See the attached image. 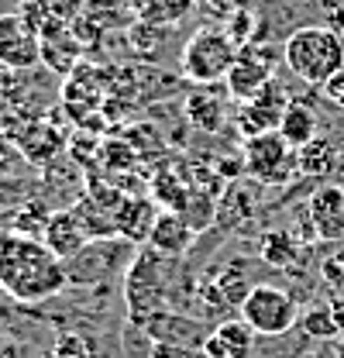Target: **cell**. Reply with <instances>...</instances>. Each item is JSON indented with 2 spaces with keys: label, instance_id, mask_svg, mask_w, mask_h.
Listing matches in <instances>:
<instances>
[{
  "label": "cell",
  "instance_id": "obj_1",
  "mask_svg": "<svg viewBox=\"0 0 344 358\" xmlns=\"http://www.w3.org/2000/svg\"><path fill=\"white\" fill-rule=\"evenodd\" d=\"M69 286L66 262L45 248L42 238L0 231V289L17 303H45Z\"/></svg>",
  "mask_w": 344,
  "mask_h": 358
},
{
  "label": "cell",
  "instance_id": "obj_2",
  "mask_svg": "<svg viewBox=\"0 0 344 358\" xmlns=\"http://www.w3.org/2000/svg\"><path fill=\"white\" fill-rule=\"evenodd\" d=\"M282 62L306 87H324L344 69V38L327 24H300L282 42Z\"/></svg>",
  "mask_w": 344,
  "mask_h": 358
},
{
  "label": "cell",
  "instance_id": "obj_3",
  "mask_svg": "<svg viewBox=\"0 0 344 358\" xmlns=\"http://www.w3.org/2000/svg\"><path fill=\"white\" fill-rule=\"evenodd\" d=\"M238 48L241 45L234 42L224 28H200V31L189 35V42L182 45L179 69L189 83H200V87L220 83V80H227V73L238 59Z\"/></svg>",
  "mask_w": 344,
  "mask_h": 358
},
{
  "label": "cell",
  "instance_id": "obj_4",
  "mask_svg": "<svg viewBox=\"0 0 344 358\" xmlns=\"http://www.w3.org/2000/svg\"><path fill=\"white\" fill-rule=\"evenodd\" d=\"M134 255L138 252L128 238H93L80 255H73L66 262L69 286H96V282H110L117 275H128Z\"/></svg>",
  "mask_w": 344,
  "mask_h": 358
},
{
  "label": "cell",
  "instance_id": "obj_5",
  "mask_svg": "<svg viewBox=\"0 0 344 358\" xmlns=\"http://www.w3.org/2000/svg\"><path fill=\"white\" fill-rule=\"evenodd\" d=\"M238 310H241V320L258 338H282L300 324L296 296L282 286H272V282H258Z\"/></svg>",
  "mask_w": 344,
  "mask_h": 358
},
{
  "label": "cell",
  "instance_id": "obj_6",
  "mask_svg": "<svg viewBox=\"0 0 344 358\" xmlns=\"http://www.w3.org/2000/svg\"><path fill=\"white\" fill-rule=\"evenodd\" d=\"M241 162L245 173L258 179L261 186H282L293 176H300L296 169V152L286 145V138L279 131H261L241 141Z\"/></svg>",
  "mask_w": 344,
  "mask_h": 358
},
{
  "label": "cell",
  "instance_id": "obj_7",
  "mask_svg": "<svg viewBox=\"0 0 344 358\" xmlns=\"http://www.w3.org/2000/svg\"><path fill=\"white\" fill-rule=\"evenodd\" d=\"M272 73H275L272 48H261L258 42H248L238 48V59H234V66H231L224 83H227V93L234 100H255L258 93L275 80Z\"/></svg>",
  "mask_w": 344,
  "mask_h": 358
},
{
  "label": "cell",
  "instance_id": "obj_8",
  "mask_svg": "<svg viewBox=\"0 0 344 358\" xmlns=\"http://www.w3.org/2000/svg\"><path fill=\"white\" fill-rule=\"evenodd\" d=\"M42 62V38L21 14H0V66L3 69H35Z\"/></svg>",
  "mask_w": 344,
  "mask_h": 358
},
{
  "label": "cell",
  "instance_id": "obj_9",
  "mask_svg": "<svg viewBox=\"0 0 344 358\" xmlns=\"http://www.w3.org/2000/svg\"><path fill=\"white\" fill-rule=\"evenodd\" d=\"M134 327H141L152 341H162V345H175V348H193V352H203V341L210 334L207 324L186 317V313H169V310H155L141 320H131Z\"/></svg>",
  "mask_w": 344,
  "mask_h": 358
},
{
  "label": "cell",
  "instance_id": "obj_10",
  "mask_svg": "<svg viewBox=\"0 0 344 358\" xmlns=\"http://www.w3.org/2000/svg\"><path fill=\"white\" fill-rule=\"evenodd\" d=\"M306 217H310V231L327 241L338 245L344 241V186L341 182H317L310 200H306Z\"/></svg>",
  "mask_w": 344,
  "mask_h": 358
},
{
  "label": "cell",
  "instance_id": "obj_11",
  "mask_svg": "<svg viewBox=\"0 0 344 358\" xmlns=\"http://www.w3.org/2000/svg\"><path fill=\"white\" fill-rule=\"evenodd\" d=\"M286 107H289L286 93L272 80L255 100H245V107L238 110V128H241L245 138L261 134V131H279V121H282V110Z\"/></svg>",
  "mask_w": 344,
  "mask_h": 358
},
{
  "label": "cell",
  "instance_id": "obj_12",
  "mask_svg": "<svg viewBox=\"0 0 344 358\" xmlns=\"http://www.w3.org/2000/svg\"><path fill=\"white\" fill-rule=\"evenodd\" d=\"M255 331L241 317L217 320L203 341V358H252L255 355Z\"/></svg>",
  "mask_w": 344,
  "mask_h": 358
},
{
  "label": "cell",
  "instance_id": "obj_13",
  "mask_svg": "<svg viewBox=\"0 0 344 358\" xmlns=\"http://www.w3.org/2000/svg\"><path fill=\"white\" fill-rule=\"evenodd\" d=\"M42 241L52 255H59L62 262H69L73 255L83 252L93 238H89V231H86V224L80 221L76 210H52V217H48V224H45V231H42Z\"/></svg>",
  "mask_w": 344,
  "mask_h": 358
},
{
  "label": "cell",
  "instance_id": "obj_14",
  "mask_svg": "<svg viewBox=\"0 0 344 358\" xmlns=\"http://www.w3.org/2000/svg\"><path fill=\"white\" fill-rule=\"evenodd\" d=\"M193 241H196V227L186 221L179 210H162L155 217V224H152V234H148V248L166 255V259L186 255Z\"/></svg>",
  "mask_w": 344,
  "mask_h": 358
},
{
  "label": "cell",
  "instance_id": "obj_15",
  "mask_svg": "<svg viewBox=\"0 0 344 358\" xmlns=\"http://www.w3.org/2000/svg\"><path fill=\"white\" fill-rule=\"evenodd\" d=\"M338 162H341V148H338V141L331 134H317L313 141L296 148V169H300L303 179L327 182L338 173Z\"/></svg>",
  "mask_w": 344,
  "mask_h": 358
},
{
  "label": "cell",
  "instance_id": "obj_16",
  "mask_svg": "<svg viewBox=\"0 0 344 358\" xmlns=\"http://www.w3.org/2000/svg\"><path fill=\"white\" fill-rule=\"evenodd\" d=\"M155 207H152V200H124L121 207H117V238H128L131 245L134 241H148V234H152V224H155Z\"/></svg>",
  "mask_w": 344,
  "mask_h": 358
},
{
  "label": "cell",
  "instance_id": "obj_17",
  "mask_svg": "<svg viewBox=\"0 0 344 358\" xmlns=\"http://www.w3.org/2000/svg\"><path fill=\"white\" fill-rule=\"evenodd\" d=\"M279 134L286 138V145L296 152L306 141H313L320 134V124H317V114L310 103H300V100H289V107L282 110V121H279Z\"/></svg>",
  "mask_w": 344,
  "mask_h": 358
},
{
  "label": "cell",
  "instance_id": "obj_18",
  "mask_svg": "<svg viewBox=\"0 0 344 358\" xmlns=\"http://www.w3.org/2000/svg\"><path fill=\"white\" fill-rule=\"evenodd\" d=\"M121 345H124V355L128 358H203V352H193V348H175V345L152 341V338H148L141 327H134V324L121 334Z\"/></svg>",
  "mask_w": 344,
  "mask_h": 358
},
{
  "label": "cell",
  "instance_id": "obj_19",
  "mask_svg": "<svg viewBox=\"0 0 344 358\" xmlns=\"http://www.w3.org/2000/svg\"><path fill=\"white\" fill-rule=\"evenodd\" d=\"M186 117H189L193 128L214 134L217 128L224 124V103H220V96H214L210 90H200V93H193V96L186 100Z\"/></svg>",
  "mask_w": 344,
  "mask_h": 358
},
{
  "label": "cell",
  "instance_id": "obj_20",
  "mask_svg": "<svg viewBox=\"0 0 344 358\" xmlns=\"http://www.w3.org/2000/svg\"><path fill=\"white\" fill-rule=\"evenodd\" d=\"M258 252H261V259L272 268H289V266H296L303 245L289 231H268V234L261 238V248H258Z\"/></svg>",
  "mask_w": 344,
  "mask_h": 358
},
{
  "label": "cell",
  "instance_id": "obj_21",
  "mask_svg": "<svg viewBox=\"0 0 344 358\" xmlns=\"http://www.w3.org/2000/svg\"><path fill=\"white\" fill-rule=\"evenodd\" d=\"M300 331L306 338L320 341V345H334L341 338V331L334 324V313H331V303H320V307H310L306 313H300Z\"/></svg>",
  "mask_w": 344,
  "mask_h": 358
},
{
  "label": "cell",
  "instance_id": "obj_22",
  "mask_svg": "<svg viewBox=\"0 0 344 358\" xmlns=\"http://www.w3.org/2000/svg\"><path fill=\"white\" fill-rule=\"evenodd\" d=\"M317 275H320V282H324L327 289H334V293H341L344 289V241L331 245V252L320 255Z\"/></svg>",
  "mask_w": 344,
  "mask_h": 358
},
{
  "label": "cell",
  "instance_id": "obj_23",
  "mask_svg": "<svg viewBox=\"0 0 344 358\" xmlns=\"http://www.w3.org/2000/svg\"><path fill=\"white\" fill-rule=\"evenodd\" d=\"M52 358H93V345L86 341L80 331H62V334L55 338Z\"/></svg>",
  "mask_w": 344,
  "mask_h": 358
},
{
  "label": "cell",
  "instance_id": "obj_24",
  "mask_svg": "<svg viewBox=\"0 0 344 358\" xmlns=\"http://www.w3.org/2000/svg\"><path fill=\"white\" fill-rule=\"evenodd\" d=\"M193 0H152L145 3V17H152V24H169L175 17L189 14Z\"/></svg>",
  "mask_w": 344,
  "mask_h": 358
},
{
  "label": "cell",
  "instance_id": "obj_25",
  "mask_svg": "<svg viewBox=\"0 0 344 358\" xmlns=\"http://www.w3.org/2000/svg\"><path fill=\"white\" fill-rule=\"evenodd\" d=\"M320 93H324V100H327L334 110H344V69L338 76H331V80L320 87Z\"/></svg>",
  "mask_w": 344,
  "mask_h": 358
},
{
  "label": "cell",
  "instance_id": "obj_26",
  "mask_svg": "<svg viewBox=\"0 0 344 358\" xmlns=\"http://www.w3.org/2000/svg\"><path fill=\"white\" fill-rule=\"evenodd\" d=\"M331 313H334V324H338V331L344 334V289L331 300Z\"/></svg>",
  "mask_w": 344,
  "mask_h": 358
},
{
  "label": "cell",
  "instance_id": "obj_27",
  "mask_svg": "<svg viewBox=\"0 0 344 358\" xmlns=\"http://www.w3.org/2000/svg\"><path fill=\"white\" fill-rule=\"evenodd\" d=\"M306 358H338V352H334V345H320L313 355H306Z\"/></svg>",
  "mask_w": 344,
  "mask_h": 358
},
{
  "label": "cell",
  "instance_id": "obj_28",
  "mask_svg": "<svg viewBox=\"0 0 344 358\" xmlns=\"http://www.w3.org/2000/svg\"><path fill=\"white\" fill-rule=\"evenodd\" d=\"M334 352H338V358H344V334L334 341Z\"/></svg>",
  "mask_w": 344,
  "mask_h": 358
}]
</instances>
